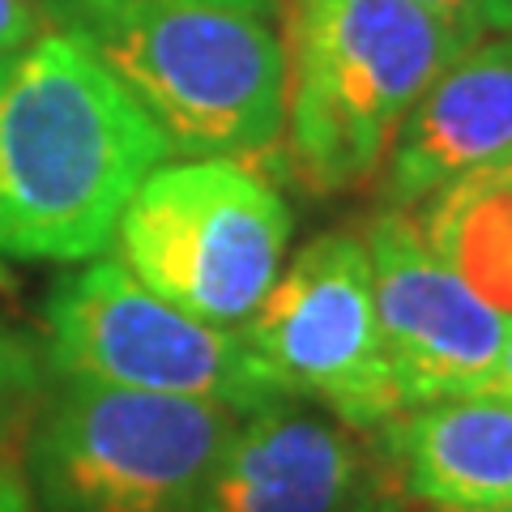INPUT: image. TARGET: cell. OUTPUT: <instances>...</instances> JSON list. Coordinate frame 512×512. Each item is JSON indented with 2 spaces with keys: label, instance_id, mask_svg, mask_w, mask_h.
<instances>
[{
  "label": "cell",
  "instance_id": "cell-1",
  "mask_svg": "<svg viewBox=\"0 0 512 512\" xmlns=\"http://www.w3.org/2000/svg\"><path fill=\"white\" fill-rule=\"evenodd\" d=\"M167 158V133L90 47L60 30L35 39L0 86V252H103L124 205Z\"/></svg>",
  "mask_w": 512,
  "mask_h": 512
},
{
  "label": "cell",
  "instance_id": "cell-2",
  "mask_svg": "<svg viewBox=\"0 0 512 512\" xmlns=\"http://www.w3.org/2000/svg\"><path fill=\"white\" fill-rule=\"evenodd\" d=\"M167 133L171 154H261L286 120V47L248 13L188 0H47Z\"/></svg>",
  "mask_w": 512,
  "mask_h": 512
},
{
  "label": "cell",
  "instance_id": "cell-3",
  "mask_svg": "<svg viewBox=\"0 0 512 512\" xmlns=\"http://www.w3.org/2000/svg\"><path fill=\"white\" fill-rule=\"evenodd\" d=\"M466 47L414 0H291L286 116L303 184L372 180L419 94Z\"/></svg>",
  "mask_w": 512,
  "mask_h": 512
},
{
  "label": "cell",
  "instance_id": "cell-4",
  "mask_svg": "<svg viewBox=\"0 0 512 512\" xmlns=\"http://www.w3.org/2000/svg\"><path fill=\"white\" fill-rule=\"evenodd\" d=\"M116 261L205 325H244L282 274L291 205L235 154L163 163L120 214Z\"/></svg>",
  "mask_w": 512,
  "mask_h": 512
},
{
  "label": "cell",
  "instance_id": "cell-5",
  "mask_svg": "<svg viewBox=\"0 0 512 512\" xmlns=\"http://www.w3.org/2000/svg\"><path fill=\"white\" fill-rule=\"evenodd\" d=\"M244 419L201 397L69 380L35 440L43 500L52 512H197Z\"/></svg>",
  "mask_w": 512,
  "mask_h": 512
},
{
  "label": "cell",
  "instance_id": "cell-6",
  "mask_svg": "<svg viewBox=\"0 0 512 512\" xmlns=\"http://www.w3.org/2000/svg\"><path fill=\"white\" fill-rule=\"evenodd\" d=\"M47 359L64 380L201 397L239 414L291 402L244 333L158 299L116 256L64 278L47 299Z\"/></svg>",
  "mask_w": 512,
  "mask_h": 512
},
{
  "label": "cell",
  "instance_id": "cell-7",
  "mask_svg": "<svg viewBox=\"0 0 512 512\" xmlns=\"http://www.w3.org/2000/svg\"><path fill=\"white\" fill-rule=\"evenodd\" d=\"M239 333L286 397H312L342 427L372 431L406 410L384 355L372 256L359 231L316 235Z\"/></svg>",
  "mask_w": 512,
  "mask_h": 512
},
{
  "label": "cell",
  "instance_id": "cell-8",
  "mask_svg": "<svg viewBox=\"0 0 512 512\" xmlns=\"http://www.w3.org/2000/svg\"><path fill=\"white\" fill-rule=\"evenodd\" d=\"M372 256V295L384 355L402 402L427 406L444 397L483 393L504 355L512 316L483 303L436 252L410 210H389L363 231Z\"/></svg>",
  "mask_w": 512,
  "mask_h": 512
},
{
  "label": "cell",
  "instance_id": "cell-9",
  "mask_svg": "<svg viewBox=\"0 0 512 512\" xmlns=\"http://www.w3.org/2000/svg\"><path fill=\"white\" fill-rule=\"evenodd\" d=\"M512 154V30L478 39L431 82L397 128L380 205L410 210L474 167Z\"/></svg>",
  "mask_w": 512,
  "mask_h": 512
},
{
  "label": "cell",
  "instance_id": "cell-10",
  "mask_svg": "<svg viewBox=\"0 0 512 512\" xmlns=\"http://www.w3.org/2000/svg\"><path fill=\"white\" fill-rule=\"evenodd\" d=\"M355 483L350 431L278 402L239 423L197 512H346Z\"/></svg>",
  "mask_w": 512,
  "mask_h": 512
},
{
  "label": "cell",
  "instance_id": "cell-11",
  "mask_svg": "<svg viewBox=\"0 0 512 512\" xmlns=\"http://www.w3.org/2000/svg\"><path fill=\"white\" fill-rule=\"evenodd\" d=\"M397 478L436 512L512 508V397L466 393L384 423Z\"/></svg>",
  "mask_w": 512,
  "mask_h": 512
},
{
  "label": "cell",
  "instance_id": "cell-12",
  "mask_svg": "<svg viewBox=\"0 0 512 512\" xmlns=\"http://www.w3.org/2000/svg\"><path fill=\"white\" fill-rule=\"evenodd\" d=\"M423 239L478 299L512 316V158L444 184L427 205Z\"/></svg>",
  "mask_w": 512,
  "mask_h": 512
},
{
  "label": "cell",
  "instance_id": "cell-13",
  "mask_svg": "<svg viewBox=\"0 0 512 512\" xmlns=\"http://www.w3.org/2000/svg\"><path fill=\"white\" fill-rule=\"evenodd\" d=\"M39 380H43V372H39L35 346L0 320V436L18 423V414L30 402H35Z\"/></svg>",
  "mask_w": 512,
  "mask_h": 512
},
{
  "label": "cell",
  "instance_id": "cell-14",
  "mask_svg": "<svg viewBox=\"0 0 512 512\" xmlns=\"http://www.w3.org/2000/svg\"><path fill=\"white\" fill-rule=\"evenodd\" d=\"M39 35V0H0V56L26 52Z\"/></svg>",
  "mask_w": 512,
  "mask_h": 512
},
{
  "label": "cell",
  "instance_id": "cell-15",
  "mask_svg": "<svg viewBox=\"0 0 512 512\" xmlns=\"http://www.w3.org/2000/svg\"><path fill=\"white\" fill-rule=\"evenodd\" d=\"M419 9H427L436 22H444L453 35H461L470 47L487 35V22H483V0H414Z\"/></svg>",
  "mask_w": 512,
  "mask_h": 512
},
{
  "label": "cell",
  "instance_id": "cell-16",
  "mask_svg": "<svg viewBox=\"0 0 512 512\" xmlns=\"http://www.w3.org/2000/svg\"><path fill=\"white\" fill-rule=\"evenodd\" d=\"M188 5H210V9H231V13H248V18H274L282 0H188Z\"/></svg>",
  "mask_w": 512,
  "mask_h": 512
},
{
  "label": "cell",
  "instance_id": "cell-17",
  "mask_svg": "<svg viewBox=\"0 0 512 512\" xmlns=\"http://www.w3.org/2000/svg\"><path fill=\"white\" fill-rule=\"evenodd\" d=\"M483 393L512 397V333H508V342H504V355H500V363H495V372L483 384Z\"/></svg>",
  "mask_w": 512,
  "mask_h": 512
},
{
  "label": "cell",
  "instance_id": "cell-18",
  "mask_svg": "<svg viewBox=\"0 0 512 512\" xmlns=\"http://www.w3.org/2000/svg\"><path fill=\"white\" fill-rule=\"evenodd\" d=\"M0 512H30L26 487H22L9 470H0Z\"/></svg>",
  "mask_w": 512,
  "mask_h": 512
},
{
  "label": "cell",
  "instance_id": "cell-19",
  "mask_svg": "<svg viewBox=\"0 0 512 512\" xmlns=\"http://www.w3.org/2000/svg\"><path fill=\"white\" fill-rule=\"evenodd\" d=\"M487 30H512V0H483Z\"/></svg>",
  "mask_w": 512,
  "mask_h": 512
},
{
  "label": "cell",
  "instance_id": "cell-20",
  "mask_svg": "<svg viewBox=\"0 0 512 512\" xmlns=\"http://www.w3.org/2000/svg\"><path fill=\"white\" fill-rule=\"evenodd\" d=\"M346 512H393V508H389V504H380V500H363V504L346 508Z\"/></svg>",
  "mask_w": 512,
  "mask_h": 512
},
{
  "label": "cell",
  "instance_id": "cell-21",
  "mask_svg": "<svg viewBox=\"0 0 512 512\" xmlns=\"http://www.w3.org/2000/svg\"><path fill=\"white\" fill-rule=\"evenodd\" d=\"M9 69H13V64H9V56H0V86H5V77H9Z\"/></svg>",
  "mask_w": 512,
  "mask_h": 512
},
{
  "label": "cell",
  "instance_id": "cell-22",
  "mask_svg": "<svg viewBox=\"0 0 512 512\" xmlns=\"http://www.w3.org/2000/svg\"><path fill=\"white\" fill-rule=\"evenodd\" d=\"M504 512H512V508H504Z\"/></svg>",
  "mask_w": 512,
  "mask_h": 512
},
{
  "label": "cell",
  "instance_id": "cell-23",
  "mask_svg": "<svg viewBox=\"0 0 512 512\" xmlns=\"http://www.w3.org/2000/svg\"><path fill=\"white\" fill-rule=\"evenodd\" d=\"M508 158H512V154H508Z\"/></svg>",
  "mask_w": 512,
  "mask_h": 512
}]
</instances>
